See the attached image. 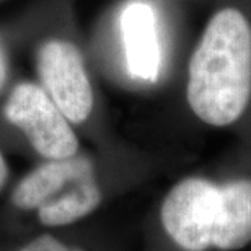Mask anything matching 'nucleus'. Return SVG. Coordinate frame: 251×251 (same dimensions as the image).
<instances>
[{
	"mask_svg": "<svg viewBox=\"0 0 251 251\" xmlns=\"http://www.w3.org/2000/svg\"><path fill=\"white\" fill-rule=\"evenodd\" d=\"M186 97L208 126L237 125L251 106V20L227 6L209 18L188 63Z\"/></svg>",
	"mask_w": 251,
	"mask_h": 251,
	"instance_id": "obj_1",
	"label": "nucleus"
},
{
	"mask_svg": "<svg viewBox=\"0 0 251 251\" xmlns=\"http://www.w3.org/2000/svg\"><path fill=\"white\" fill-rule=\"evenodd\" d=\"M4 116L27 135L32 148L46 159H66L77 155L78 140L67 117L44 88L21 82L11 91Z\"/></svg>",
	"mask_w": 251,
	"mask_h": 251,
	"instance_id": "obj_2",
	"label": "nucleus"
},
{
	"mask_svg": "<svg viewBox=\"0 0 251 251\" xmlns=\"http://www.w3.org/2000/svg\"><path fill=\"white\" fill-rule=\"evenodd\" d=\"M219 216V183L206 177H187L168 193L161 208L165 230L186 251L212 249Z\"/></svg>",
	"mask_w": 251,
	"mask_h": 251,
	"instance_id": "obj_3",
	"label": "nucleus"
},
{
	"mask_svg": "<svg viewBox=\"0 0 251 251\" xmlns=\"http://www.w3.org/2000/svg\"><path fill=\"white\" fill-rule=\"evenodd\" d=\"M36 66L48 95L67 120L85 122L94 108V94L77 46L62 39L48 41L38 50Z\"/></svg>",
	"mask_w": 251,
	"mask_h": 251,
	"instance_id": "obj_4",
	"label": "nucleus"
},
{
	"mask_svg": "<svg viewBox=\"0 0 251 251\" xmlns=\"http://www.w3.org/2000/svg\"><path fill=\"white\" fill-rule=\"evenodd\" d=\"M126 57L130 73L144 81H155L161 67V48L153 10L144 1H131L120 17Z\"/></svg>",
	"mask_w": 251,
	"mask_h": 251,
	"instance_id": "obj_5",
	"label": "nucleus"
},
{
	"mask_svg": "<svg viewBox=\"0 0 251 251\" xmlns=\"http://www.w3.org/2000/svg\"><path fill=\"white\" fill-rule=\"evenodd\" d=\"M92 173L94 166L85 156L49 159L18 183L11 194V201L23 211L38 209L46 201L62 194L73 183Z\"/></svg>",
	"mask_w": 251,
	"mask_h": 251,
	"instance_id": "obj_6",
	"label": "nucleus"
},
{
	"mask_svg": "<svg viewBox=\"0 0 251 251\" xmlns=\"http://www.w3.org/2000/svg\"><path fill=\"white\" fill-rule=\"evenodd\" d=\"M251 243V176L219 183V218L212 249L237 251Z\"/></svg>",
	"mask_w": 251,
	"mask_h": 251,
	"instance_id": "obj_7",
	"label": "nucleus"
},
{
	"mask_svg": "<svg viewBox=\"0 0 251 251\" xmlns=\"http://www.w3.org/2000/svg\"><path fill=\"white\" fill-rule=\"evenodd\" d=\"M102 201L95 175L84 176L62 194L38 208V218L45 226H66L90 215Z\"/></svg>",
	"mask_w": 251,
	"mask_h": 251,
	"instance_id": "obj_8",
	"label": "nucleus"
},
{
	"mask_svg": "<svg viewBox=\"0 0 251 251\" xmlns=\"http://www.w3.org/2000/svg\"><path fill=\"white\" fill-rule=\"evenodd\" d=\"M18 251H82L78 247H72L64 243L59 242L50 234H42L29 242Z\"/></svg>",
	"mask_w": 251,
	"mask_h": 251,
	"instance_id": "obj_9",
	"label": "nucleus"
},
{
	"mask_svg": "<svg viewBox=\"0 0 251 251\" xmlns=\"http://www.w3.org/2000/svg\"><path fill=\"white\" fill-rule=\"evenodd\" d=\"M7 72H9V67H7V56L4 52V48L0 42V90L3 88L6 78H7Z\"/></svg>",
	"mask_w": 251,
	"mask_h": 251,
	"instance_id": "obj_10",
	"label": "nucleus"
},
{
	"mask_svg": "<svg viewBox=\"0 0 251 251\" xmlns=\"http://www.w3.org/2000/svg\"><path fill=\"white\" fill-rule=\"evenodd\" d=\"M7 177H9V168H7V163H6L4 156L0 152V190L6 184Z\"/></svg>",
	"mask_w": 251,
	"mask_h": 251,
	"instance_id": "obj_11",
	"label": "nucleus"
}]
</instances>
